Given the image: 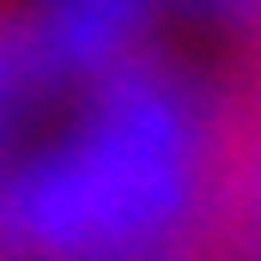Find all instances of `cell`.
Listing matches in <instances>:
<instances>
[{
  "instance_id": "1",
  "label": "cell",
  "mask_w": 261,
  "mask_h": 261,
  "mask_svg": "<svg viewBox=\"0 0 261 261\" xmlns=\"http://www.w3.org/2000/svg\"><path fill=\"white\" fill-rule=\"evenodd\" d=\"M176 195H182V122L164 97L128 91L67 158L43 164L24 182L18 219L43 243L134 237L158 225L176 206Z\"/></svg>"
}]
</instances>
